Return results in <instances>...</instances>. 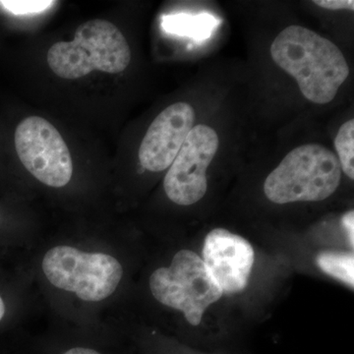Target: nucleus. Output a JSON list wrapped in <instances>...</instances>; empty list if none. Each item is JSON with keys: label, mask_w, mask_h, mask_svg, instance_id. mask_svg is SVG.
Wrapping results in <instances>:
<instances>
[{"label": "nucleus", "mask_w": 354, "mask_h": 354, "mask_svg": "<svg viewBox=\"0 0 354 354\" xmlns=\"http://www.w3.org/2000/svg\"><path fill=\"white\" fill-rule=\"evenodd\" d=\"M41 268L51 285L75 293L87 302H100L111 297L123 277L122 266L113 256L84 252L66 245L50 249Z\"/></svg>", "instance_id": "nucleus-4"}, {"label": "nucleus", "mask_w": 354, "mask_h": 354, "mask_svg": "<svg viewBox=\"0 0 354 354\" xmlns=\"http://www.w3.org/2000/svg\"><path fill=\"white\" fill-rule=\"evenodd\" d=\"M271 55L274 64L297 80L302 94L314 104L332 102L349 76L342 50L301 26H290L279 32L272 41Z\"/></svg>", "instance_id": "nucleus-1"}, {"label": "nucleus", "mask_w": 354, "mask_h": 354, "mask_svg": "<svg viewBox=\"0 0 354 354\" xmlns=\"http://www.w3.org/2000/svg\"><path fill=\"white\" fill-rule=\"evenodd\" d=\"M6 304H4L3 299L0 297V322H1L2 319H3L4 315H6Z\"/></svg>", "instance_id": "nucleus-16"}, {"label": "nucleus", "mask_w": 354, "mask_h": 354, "mask_svg": "<svg viewBox=\"0 0 354 354\" xmlns=\"http://www.w3.org/2000/svg\"><path fill=\"white\" fill-rule=\"evenodd\" d=\"M15 148L32 176L50 187H64L73 174L68 147L57 128L39 116L26 118L16 128Z\"/></svg>", "instance_id": "nucleus-6"}, {"label": "nucleus", "mask_w": 354, "mask_h": 354, "mask_svg": "<svg viewBox=\"0 0 354 354\" xmlns=\"http://www.w3.org/2000/svg\"><path fill=\"white\" fill-rule=\"evenodd\" d=\"M202 260L221 291L235 293L245 290L255 254L239 235L216 228L205 239Z\"/></svg>", "instance_id": "nucleus-8"}, {"label": "nucleus", "mask_w": 354, "mask_h": 354, "mask_svg": "<svg viewBox=\"0 0 354 354\" xmlns=\"http://www.w3.org/2000/svg\"><path fill=\"white\" fill-rule=\"evenodd\" d=\"M130 60L131 50L122 32L113 23L102 19L79 26L73 41L55 44L48 53L50 68L66 80H75L94 70L121 73Z\"/></svg>", "instance_id": "nucleus-2"}, {"label": "nucleus", "mask_w": 354, "mask_h": 354, "mask_svg": "<svg viewBox=\"0 0 354 354\" xmlns=\"http://www.w3.org/2000/svg\"><path fill=\"white\" fill-rule=\"evenodd\" d=\"M62 354H102L100 351H95V349L90 348H84V346H76V348H72L68 351H64Z\"/></svg>", "instance_id": "nucleus-15"}, {"label": "nucleus", "mask_w": 354, "mask_h": 354, "mask_svg": "<svg viewBox=\"0 0 354 354\" xmlns=\"http://www.w3.org/2000/svg\"><path fill=\"white\" fill-rule=\"evenodd\" d=\"M317 265L325 274L339 279L353 288L354 256L353 253L325 251L317 257Z\"/></svg>", "instance_id": "nucleus-10"}, {"label": "nucleus", "mask_w": 354, "mask_h": 354, "mask_svg": "<svg viewBox=\"0 0 354 354\" xmlns=\"http://www.w3.org/2000/svg\"><path fill=\"white\" fill-rule=\"evenodd\" d=\"M342 171L351 179H354V120L346 121L342 125L335 139Z\"/></svg>", "instance_id": "nucleus-11"}, {"label": "nucleus", "mask_w": 354, "mask_h": 354, "mask_svg": "<svg viewBox=\"0 0 354 354\" xmlns=\"http://www.w3.org/2000/svg\"><path fill=\"white\" fill-rule=\"evenodd\" d=\"M316 6L329 10H351L354 9L353 0H315Z\"/></svg>", "instance_id": "nucleus-13"}, {"label": "nucleus", "mask_w": 354, "mask_h": 354, "mask_svg": "<svg viewBox=\"0 0 354 354\" xmlns=\"http://www.w3.org/2000/svg\"><path fill=\"white\" fill-rule=\"evenodd\" d=\"M218 136L213 128H192L165 177V194L180 206H190L205 196L207 169L218 152Z\"/></svg>", "instance_id": "nucleus-7"}, {"label": "nucleus", "mask_w": 354, "mask_h": 354, "mask_svg": "<svg viewBox=\"0 0 354 354\" xmlns=\"http://www.w3.org/2000/svg\"><path fill=\"white\" fill-rule=\"evenodd\" d=\"M194 109L186 102H176L164 109L149 127L140 146L142 167L153 172L169 169L194 127Z\"/></svg>", "instance_id": "nucleus-9"}, {"label": "nucleus", "mask_w": 354, "mask_h": 354, "mask_svg": "<svg viewBox=\"0 0 354 354\" xmlns=\"http://www.w3.org/2000/svg\"><path fill=\"white\" fill-rule=\"evenodd\" d=\"M150 288L160 304L183 312L193 326L201 323L206 309L223 295L202 258L186 249L174 255L169 267L153 272Z\"/></svg>", "instance_id": "nucleus-5"}, {"label": "nucleus", "mask_w": 354, "mask_h": 354, "mask_svg": "<svg viewBox=\"0 0 354 354\" xmlns=\"http://www.w3.org/2000/svg\"><path fill=\"white\" fill-rule=\"evenodd\" d=\"M354 213L353 211L348 212L342 218V225H344V230H346V235L349 244L353 248L354 245Z\"/></svg>", "instance_id": "nucleus-14"}, {"label": "nucleus", "mask_w": 354, "mask_h": 354, "mask_svg": "<svg viewBox=\"0 0 354 354\" xmlns=\"http://www.w3.org/2000/svg\"><path fill=\"white\" fill-rule=\"evenodd\" d=\"M55 3V1H44V0H2L0 1V6L6 8L9 12L16 14V15H26V14H35L43 12L46 9L50 8Z\"/></svg>", "instance_id": "nucleus-12"}, {"label": "nucleus", "mask_w": 354, "mask_h": 354, "mask_svg": "<svg viewBox=\"0 0 354 354\" xmlns=\"http://www.w3.org/2000/svg\"><path fill=\"white\" fill-rule=\"evenodd\" d=\"M342 179L337 155L318 144L297 147L266 179L264 192L276 204L319 202L334 194Z\"/></svg>", "instance_id": "nucleus-3"}]
</instances>
